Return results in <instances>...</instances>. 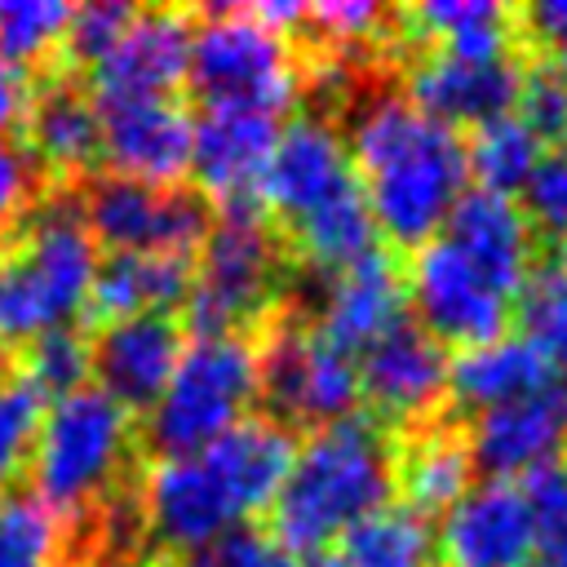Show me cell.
<instances>
[{
    "label": "cell",
    "mask_w": 567,
    "mask_h": 567,
    "mask_svg": "<svg viewBox=\"0 0 567 567\" xmlns=\"http://www.w3.org/2000/svg\"><path fill=\"white\" fill-rule=\"evenodd\" d=\"M0 385H4V372H0Z\"/></svg>",
    "instance_id": "cell-47"
},
{
    "label": "cell",
    "mask_w": 567,
    "mask_h": 567,
    "mask_svg": "<svg viewBox=\"0 0 567 567\" xmlns=\"http://www.w3.org/2000/svg\"><path fill=\"white\" fill-rule=\"evenodd\" d=\"M97 111H102V159L111 164V173L151 186H177L190 173L195 120L173 97L115 102Z\"/></svg>",
    "instance_id": "cell-19"
},
{
    "label": "cell",
    "mask_w": 567,
    "mask_h": 567,
    "mask_svg": "<svg viewBox=\"0 0 567 567\" xmlns=\"http://www.w3.org/2000/svg\"><path fill=\"white\" fill-rule=\"evenodd\" d=\"M186 53H190V22L177 9H133L120 40L106 49L93 75V102H146V97H173V89L186 80Z\"/></svg>",
    "instance_id": "cell-14"
},
{
    "label": "cell",
    "mask_w": 567,
    "mask_h": 567,
    "mask_svg": "<svg viewBox=\"0 0 567 567\" xmlns=\"http://www.w3.org/2000/svg\"><path fill=\"white\" fill-rule=\"evenodd\" d=\"M527 567H532V563H527Z\"/></svg>",
    "instance_id": "cell-49"
},
{
    "label": "cell",
    "mask_w": 567,
    "mask_h": 567,
    "mask_svg": "<svg viewBox=\"0 0 567 567\" xmlns=\"http://www.w3.org/2000/svg\"><path fill=\"white\" fill-rule=\"evenodd\" d=\"M89 346H93L97 390L111 394L124 412H151V403L164 394V385L173 381L177 359L186 350L173 315L111 319L97 328V337Z\"/></svg>",
    "instance_id": "cell-17"
},
{
    "label": "cell",
    "mask_w": 567,
    "mask_h": 567,
    "mask_svg": "<svg viewBox=\"0 0 567 567\" xmlns=\"http://www.w3.org/2000/svg\"><path fill=\"white\" fill-rule=\"evenodd\" d=\"M89 377H93V346L75 328H53L40 332L31 346H22V381L35 385L40 394L62 399L89 385Z\"/></svg>",
    "instance_id": "cell-32"
},
{
    "label": "cell",
    "mask_w": 567,
    "mask_h": 567,
    "mask_svg": "<svg viewBox=\"0 0 567 567\" xmlns=\"http://www.w3.org/2000/svg\"><path fill=\"white\" fill-rule=\"evenodd\" d=\"M257 199L288 226L297 252L328 275L381 248L346 133L328 115H297L279 128Z\"/></svg>",
    "instance_id": "cell-3"
},
{
    "label": "cell",
    "mask_w": 567,
    "mask_h": 567,
    "mask_svg": "<svg viewBox=\"0 0 567 567\" xmlns=\"http://www.w3.org/2000/svg\"><path fill=\"white\" fill-rule=\"evenodd\" d=\"M518 487H523L532 523H536L540 567H567V465L554 461V465L527 474Z\"/></svg>",
    "instance_id": "cell-36"
},
{
    "label": "cell",
    "mask_w": 567,
    "mask_h": 567,
    "mask_svg": "<svg viewBox=\"0 0 567 567\" xmlns=\"http://www.w3.org/2000/svg\"><path fill=\"white\" fill-rule=\"evenodd\" d=\"M523 27L532 31V40L567 49V0H532L523 9Z\"/></svg>",
    "instance_id": "cell-42"
},
{
    "label": "cell",
    "mask_w": 567,
    "mask_h": 567,
    "mask_svg": "<svg viewBox=\"0 0 567 567\" xmlns=\"http://www.w3.org/2000/svg\"><path fill=\"white\" fill-rule=\"evenodd\" d=\"M279 270L284 252L266 213L257 204L221 208L199 239V266L190 270V292L182 301L195 337H221L261 315L279 288Z\"/></svg>",
    "instance_id": "cell-8"
},
{
    "label": "cell",
    "mask_w": 567,
    "mask_h": 567,
    "mask_svg": "<svg viewBox=\"0 0 567 567\" xmlns=\"http://www.w3.org/2000/svg\"><path fill=\"white\" fill-rule=\"evenodd\" d=\"M394 443L372 416H341L310 430L297 443L288 478L270 505L275 536L297 554H323L328 540H341L359 518L390 505L394 496Z\"/></svg>",
    "instance_id": "cell-4"
},
{
    "label": "cell",
    "mask_w": 567,
    "mask_h": 567,
    "mask_svg": "<svg viewBox=\"0 0 567 567\" xmlns=\"http://www.w3.org/2000/svg\"><path fill=\"white\" fill-rule=\"evenodd\" d=\"M257 390L279 421L332 425L359 408V359L297 319L270 323L257 346Z\"/></svg>",
    "instance_id": "cell-9"
},
{
    "label": "cell",
    "mask_w": 567,
    "mask_h": 567,
    "mask_svg": "<svg viewBox=\"0 0 567 567\" xmlns=\"http://www.w3.org/2000/svg\"><path fill=\"white\" fill-rule=\"evenodd\" d=\"M186 567H297V554L270 527L239 523L217 540H208L204 549L186 554Z\"/></svg>",
    "instance_id": "cell-37"
},
{
    "label": "cell",
    "mask_w": 567,
    "mask_h": 567,
    "mask_svg": "<svg viewBox=\"0 0 567 567\" xmlns=\"http://www.w3.org/2000/svg\"><path fill=\"white\" fill-rule=\"evenodd\" d=\"M13 248L27 261L31 279L44 288V297L62 323H71L80 310H89L102 257H97V244L75 204H66V199L35 204L31 217L22 221V235L13 239Z\"/></svg>",
    "instance_id": "cell-18"
},
{
    "label": "cell",
    "mask_w": 567,
    "mask_h": 567,
    "mask_svg": "<svg viewBox=\"0 0 567 567\" xmlns=\"http://www.w3.org/2000/svg\"><path fill=\"white\" fill-rule=\"evenodd\" d=\"M501 292H518L523 275L536 261V230L527 226L518 199L492 190H465L443 230Z\"/></svg>",
    "instance_id": "cell-23"
},
{
    "label": "cell",
    "mask_w": 567,
    "mask_h": 567,
    "mask_svg": "<svg viewBox=\"0 0 567 567\" xmlns=\"http://www.w3.org/2000/svg\"><path fill=\"white\" fill-rule=\"evenodd\" d=\"M514 115L540 137V146L567 142V75L558 66H532V71H523Z\"/></svg>",
    "instance_id": "cell-38"
},
{
    "label": "cell",
    "mask_w": 567,
    "mask_h": 567,
    "mask_svg": "<svg viewBox=\"0 0 567 567\" xmlns=\"http://www.w3.org/2000/svg\"><path fill=\"white\" fill-rule=\"evenodd\" d=\"M186 80L204 106H252L266 115L288 111L301 84L288 35L239 4L208 9L204 22L190 27Z\"/></svg>",
    "instance_id": "cell-7"
},
{
    "label": "cell",
    "mask_w": 567,
    "mask_h": 567,
    "mask_svg": "<svg viewBox=\"0 0 567 567\" xmlns=\"http://www.w3.org/2000/svg\"><path fill=\"white\" fill-rule=\"evenodd\" d=\"M563 439H567V421H563L558 399L536 394V399L478 412L465 434V447H470L474 470H483L487 478L523 483L527 474L558 461Z\"/></svg>",
    "instance_id": "cell-21"
},
{
    "label": "cell",
    "mask_w": 567,
    "mask_h": 567,
    "mask_svg": "<svg viewBox=\"0 0 567 567\" xmlns=\"http://www.w3.org/2000/svg\"><path fill=\"white\" fill-rule=\"evenodd\" d=\"M403 292L416 310V328H425L439 346L456 350L501 337L514 315V297L501 292L447 235L412 248Z\"/></svg>",
    "instance_id": "cell-10"
},
{
    "label": "cell",
    "mask_w": 567,
    "mask_h": 567,
    "mask_svg": "<svg viewBox=\"0 0 567 567\" xmlns=\"http://www.w3.org/2000/svg\"><path fill=\"white\" fill-rule=\"evenodd\" d=\"M443 567H527L536 554V523L518 483H474L434 527Z\"/></svg>",
    "instance_id": "cell-13"
},
{
    "label": "cell",
    "mask_w": 567,
    "mask_h": 567,
    "mask_svg": "<svg viewBox=\"0 0 567 567\" xmlns=\"http://www.w3.org/2000/svg\"><path fill=\"white\" fill-rule=\"evenodd\" d=\"M394 487L403 492V505L416 514H447L470 487H474V461L465 447V434L447 425H425L399 456H394Z\"/></svg>",
    "instance_id": "cell-26"
},
{
    "label": "cell",
    "mask_w": 567,
    "mask_h": 567,
    "mask_svg": "<svg viewBox=\"0 0 567 567\" xmlns=\"http://www.w3.org/2000/svg\"><path fill=\"white\" fill-rule=\"evenodd\" d=\"M71 4L62 0H9L0 4V62L31 66L49 58L66 35Z\"/></svg>",
    "instance_id": "cell-33"
},
{
    "label": "cell",
    "mask_w": 567,
    "mask_h": 567,
    "mask_svg": "<svg viewBox=\"0 0 567 567\" xmlns=\"http://www.w3.org/2000/svg\"><path fill=\"white\" fill-rule=\"evenodd\" d=\"M80 217L97 248L111 252H190L208 235V204L182 186H151L120 173L93 177Z\"/></svg>",
    "instance_id": "cell-11"
},
{
    "label": "cell",
    "mask_w": 567,
    "mask_h": 567,
    "mask_svg": "<svg viewBox=\"0 0 567 567\" xmlns=\"http://www.w3.org/2000/svg\"><path fill=\"white\" fill-rule=\"evenodd\" d=\"M257 346L239 332L195 337L164 394L146 412V439L159 456H186L235 430L257 403Z\"/></svg>",
    "instance_id": "cell-6"
},
{
    "label": "cell",
    "mask_w": 567,
    "mask_h": 567,
    "mask_svg": "<svg viewBox=\"0 0 567 567\" xmlns=\"http://www.w3.org/2000/svg\"><path fill=\"white\" fill-rule=\"evenodd\" d=\"M359 359V399L377 408V416L416 425L434 416V408L447 399V346H439L425 328L399 323L385 337H377Z\"/></svg>",
    "instance_id": "cell-16"
},
{
    "label": "cell",
    "mask_w": 567,
    "mask_h": 567,
    "mask_svg": "<svg viewBox=\"0 0 567 567\" xmlns=\"http://www.w3.org/2000/svg\"><path fill=\"white\" fill-rule=\"evenodd\" d=\"M518 332L549 359L567 363V248H549L532 261L514 292Z\"/></svg>",
    "instance_id": "cell-30"
},
{
    "label": "cell",
    "mask_w": 567,
    "mask_h": 567,
    "mask_svg": "<svg viewBox=\"0 0 567 567\" xmlns=\"http://www.w3.org/2000/svg\"><path fill=\"white\" fill-rule=\"evenodd\" d=\"M403 310H408L403 275H399L394 257L377 248V252L328 275L323 292H319V332L328 341H337L341 350L359 354L377 337L399 328Z\"/></svg>",
    "instance_id": "cell-20"
},
{
    "label": "cell",
    "mask_w": 567,
    "mask_h": 567,
    "mask_svg": "<svg viewBox=\"0 0 567 567\" xmlns=\"http://www.w3.org/2000/svg\"><path fill=\"white\" fill-rule=\"evenodd\" d=\"M190 292V257L182 252H111L97 266L89 310L111 319L133 315H168V306L186 301Z\"/></svg>",
    "instance_id": "cell-25"
},
{
    "label": "cell",
    "mask_w": 567,
    "mask_h": 567,
    "mask_svg": "<svg viewBox=\"0 0 567 567\" xmlns=\"http://www.w3.org/2000/svg\"><path fill=\"white\" fill-rule=\"evenodd\" d=\"M439 540L434 523L403 501H390L359 518L341 536V563L346 567H434Z\"/></svg>",
    "instance_id": "cell-28"
},
{
    "label": "cell",
    "mask_w": 567,
    "mask_h": 567,
    "mask_svg": "<svg viewBox=\"0 0 567 567\" xmlns=\"http://www.w3.org/2000/svg\"><path fill=\"white\" fill-rule=\"evenodd\" d=\"M554 66H558V71L567 75V49H558V62H554Z\"/></svg>",
    "instance_id": "cell-46"
},
{
    "label": "cell",
    "mask_w": 567,
    "mask_h": 567,
    "mask_svg": "<svg viewBox=\"0 0 567 567\" xmlns=\"http://www.w3.org/2000/svg\"><path fill=\"white\" fill-rule=\"evenodd\" d=\"M66 554V523L35 492L0 496V567H58Z\"/></svg>",
    "instance_id": "cell-31"
},
{
    "label": "cell",
    "mask_w": 567,
    "mask_h": 567,
    "mask_svg": "<svg viewBox=\"0 0 567 567\" xmlns=\"http://www.w3.org/2000/svg\"><path fill=\"white\" fill-rule=\"evenodd\" d=\"M341 133L377 235L403 248L434 239L470 190L465 137L390 89L363 97Z\"/></svg>",
    "instance_id": "cell-2"
},
{
    "label": "cell",
    "mask_w": 567,
    "mask_h": 567,
    "mask_svg": "<svg viewBox=\"0 0 567 567\" xmlns=\"http://www.w3.org/2000/svg\"><path fill=\"white\" fill-rule=\"evenodd\" d=\"M540 137L509 111L496 120L474 124V133L465 137V173L474 182V190H492V195H518L527 173L540 159Z\"/></svg>",
    "instance_id": "cell-29"
},
{
    "label": "cell",
    "mask_w": 567,
    "mask_h": 567,
    "mask_svg": "<svg viewBox=\"0 0 567 567\" xmlns=\"http://www.w3.org/2000/svg\"><path fill=\"white\" fill-rule=\"evenodd\" d=\"M27 151L40 164V173H84L102 155V111L93 93H84L75 80H49L27 102Z\"/></svg>",
    "instance_id": "cell-24"
},
{
    "label": "cell",
    "mask_w": 567,
    "mask_h": 567,
    "mask_svg": "<svg viewBox=\"0 0 567 567\" xmlns=\"http://www.w3.org/2000/svg\"><path fill=\"white\" fill-rule=\"evenodd\" d=\"M549 385H554V359L540 346H532L523 332H501L492 341L465 346L447 363V399H456L474 416L518 399L549 394Z\"/></svg>",
    "instance_id": "cell-22"
},
{
    "label": "cell",
    "mask_w": 567,
    "mask_h": 567,
    "mask_svg": "<svg viewBox=\"0 0 567 567\" xmlns=\"http://www.w3.org/2000/svg\"><path fill=\"white\" fill-rule=\"evenodd\" d=\"M128 18H133V9L120 0H89V4L71 9L66 35H62L66 58L80 66H97L106 58V49L120 40V31L128 27Z\"/></svg>",
    "instance_id": "cell-39"
},
{
    "label": "cell",
    "mask_w": 567,
    "mask_h": 567,
    "mask_svg": "<svg viewBox=\"0 0 567 567\" xmlns=\"http://www.w3.org/2000/svg\"><path fill=\"white\" fill-rule=\"evenodd\" d=\"M142 567H155V563H142Z\"/></svg>",
    "instance_id": "cell-48"
},
{
    "label": "cell",
    "mask_w": 567,
    "mask_h": 567,
    "mask_svg": "<svg viewBox=\"0 0 567 567\" xmlns=\"http://www.w3.org/2000/svg\"><path fill=\"white\" fill-rule=\"evenodd\" d=\"M40 416H44V394L35 385H27L22 377L0 385V496L27 470Z\"/></svg>",
    "instance_id": "cell-35"
},
{
    "label": "cell",
    "mask_w": 567,
    "mask_h": 567,
    "mask_svg": "<svg viewBox=\"0 0 567 567\" xmlns=\"http://www.w3.org/2000/svg\"><path fill=\"white\" fill-rule=\"evenodd\" d=\"M279 142V115L252 106H204L190 128V173L221 208L257 204L266 164Z\"/></svg>",
    "instance_id": "cell-15"
},
{
    "label": "cell",
    "mask_w": 567,
    "mask_h": 567,
    "mask_svg": "<svg viewBox=\"0 0 567 567\" xmlns=\"http://www.w3.org/2000/svg\"><path fill=\"white\" fill-rule=\"evenodd\" d=\"M306 22H315L341 53H350V49H359V44L381 35L385 9L372 4V0H328V4H315Z\"/></svg>",
    "instance_id": "cell-41"
},
{
    "label": "cell",
    "mask_w": 567,
    "mask_h": 567,
    "mask_svg": "<svg viewBox=\"0 0 567 567\" xmlns=\"http://www.w3.org/2000/svg\"><path fill=\"white\" fill-rule=\"evenodd\" d=\"M403 22L416 40L470 58L509 53L514 35V13L501 0H421L403 13Z\"/></svg>",
    "instance_id": "cell-27"
},
{
    "label": "cell",
    "mask_w": 567,
    "mask_h": 567,
    "mask_svg": "<svg viewBox=\"0 0 567 567\" xmlns=\"http://www.w3.org/2000/svg\"><path fill=\"white\" fill-rule=\"evenodd\" d=\"M297 567H346V563H341V554H310V558L297 563Z\"/></svg>",
    "instance_id": "cell-44"
},
{
    "label": "cell",
    "mask_w": 567,
    "mask_h": 567,
    "mask_svg": "<svg viewBox=\"0 0 567 567\" xmlns=\"http://www.w3.org/2000/svg\"><path fill=\"white\" fill-rule=\"evenodd\" d=\"M554 399H558V408H563V421H567V372H563V390H558Z\"/></svg>",
    "instance_id": "cell-45"
},
{
    "label": "cell",
    "mask_w": 567,
    "mask_h": 567,
    "mask_svg": "<svg viewBox=\"0 0 567 567\" xmlns=\"http://www.w3.org/2000/svg\"><path fill=\"white\" fill-rule=\"evenodd\" d=\"M133 456V412L97 385L53 399L31 443V492L53 514H84L111 496Z\"/></svg>",
    "instance_id": "cell-5"
},
{
    "label": "cell",
    "mask_w": 567,
    "mask_h": 567,
    "mask_svg": "<svg viewBox=\"0 0 567 567\" xmlns=\"http://www.w3.org/2000/svg\"><path fill=\"white\" fill-rule=\"evenodd\" d=\"M40 164L13 137H0V235L22 226L40 199Z\"/></svg>",
    "instance_id": "cell-40"
},
{
    "label": "cell",
    "mask_w": 567,
    "mask_h": 567,
    "mask_svg": "<svg viewBox=\"0 0 567 567\" xmlns=\"http://www.w3.org/2000/svg\"><path fill=\"white\" fill-rule=\"evenodd\" d=\"M27 102H31V84H27V71L0 62V137H9L22 115H27Z\"/></svg>",
    "instance_id": "cell-43"
},
{
    "label": "cell",
    "mask_w": 567,
    "mask_h": 567,
    "mask_svg": "<svg viewBox=\"0 0 567 567\" xmlns=\"http://www.w3.org/2000/svg\"><path fill=\"white\" fill-rule=\"evenodd\" d=\"M518 208L532 230L567 248V142H554L540 151L536 168L518 190Z\"/></svg>",
    "instance_id": "cell-34"
},
{
    "label": "cell",
    "mask_w": 567,
    "mask_h": 567,
    "mask_svg": "<svg viewBox=\"0 0 567 567\" xmlns=\"http://www.w3.org/2000/svg\"><path fill=\"white\" fill-rule=\"evenodd\" d=\"M297 439L279 416H244L204 452L155 456L137 487V518L151 540L195 554L221 532L270 509Z\"/></svg>",
    "instance_id": "cell-1"
},
{
    "label": "cell",
    "mask_w": 567,
    "mask_h": 567,
    "mask_svg": "<svg viewBox=\"0 0 567 567\" xmlns=\"http://www.w3.org/2000/svg\"><path fill=\"white\" fill-rule=\"evenodd\" d=\"M523 62L514 53H492V58H470V53H447L430 49L408 66V89L403 97L434 115L439 124H483L496 115H509L518 102L523 84Z\"/></svg>",
    "instance_id": "cell-12"
}]
</instances>
